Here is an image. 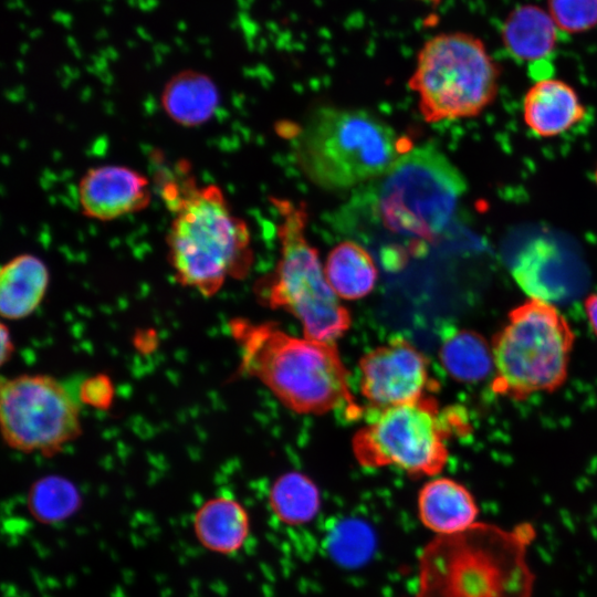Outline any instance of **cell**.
Segmentation results:
<instances>
[{
  "label": "cell",
  "instance_id": "obj_2",
  "mask_svg": "<svg viewBox=\"0 0 597 597\" xmlns=\"http://www.w3.org/2000/svg\"><path fill=\"white\" fill-rule=\"evenodd\" d=\"M230 328L241 349L240 371L258 378L286 407L316 415L345 408L347 416H360L333 343L297 338L274 323L243 318L232 321Z\"/></svg>",
  "mask_w": 597,
  "mask_h": 597
},
{
  "label": "cell",
  "instance_id": "obj_25",
  "mask_svg": "<svg viewBox=\"0 0 597 597\" xmlns=\"http://www.w3.org/2000/svg\"><path fill=\"white\" fill-rule=\"evenodd\" d=\"M588 323L597 337V293L589 294L584 301Z\"/></svg>",
  "mask_w": 597,
  "mask_h": 597
},
{
  "label": "cell",
  "instance_id": "obj_14",
  "mask_svg": "<svg viewBox=\"0 0 597 597\" xmlns=\"http://www.w3.org/2000/svg\"><path fill=\"white\" fill-rule=\"evenodd\" d=\"M418 519L434 535H451L475 524L479 506L471 491L450 478L425 483L417 498Z\"/></svg>",
  "mask_w": 597,
  "mask_h": 597
},
{
  "label": "cell",
  "instance_id": "obj_13",
  "mask_svg": "<svg viewBox=\"0 0 597 597\" xmlns=\"http://www.w3.org/2000/svg\"><path fill=\"white\" fill-rule=\"evenodd\" d=\"M586 107L577 92L558 78H540L523 100V118L530 130L543 138L555 137L579 124Z\"/></svg>",
  "mask_w": 597,
  "mask_h": 597
},
{
  "label": "cell",
  "instance_id": "obj_6",
  "mask_svg": "<svg viewBox=\"0 0 597 597\" xmlns=\"http://www.w3.org/2000/svg\"><path fill=\"white\" fill-rule=\"evenodd\" d=\"M280 214V259L272 273L258 284V294L272 308L297 317L308 339L333 343L350 326V315L329 285L325 271L305 235L303 203L272 199Z\"/></svg>",
  "mask_w": 597,
  "mask_h": 597
},
{
  "label": "cell",
  "instance_id": "obj_11",
  "mask_svg": "<svg viewBox=\"0 0 597 597\" xmlns=\"http://www.w3.org/2000/svg\"><path fill=\"white\" fill-rule=\"evenodd\" d=\"M359 369L364 397L380 410L417 401L439 387L430 378L427 358L401 337L364 355Z\"/></svg>",
  "mask_w": 597,
  "mask_h": 597
},
{
  "label": "cell",
  "instance_id": "obj_10",
  "mask_svg": "<svg viewBox=\"0 0 597 597\" xmlns=\"http://www.w3.org/2000/svg\"><path fill=\"white\" fill-rule=\"evenodd\" d=\"M0 422L9 447L44 455L59 452L82 430L77 404L63 385L45 375L1 383Z\"/></svg>",
  "mask_w": 597,
  "mask_h": 597
},
{
  "label": "cell",
  "instance_id": "obj_4",
  "mask_svg": "<svg viewBox=\"0 0 597 597\" xmlns=\"http://www.w3.org/2000/svg\"><path fill=\"white\" fill-rule=\"evenodd\" d=\"M411 143L363 108L320 106L300 126L294 156L303 175L327 191L383 177Z\"/></svg>",
  "mask_w": 597,
  "mask_h": 597
},
{
  "label": "cell",
  "instance_id": "obj_17",
  "mask_svg": "<svg viewBox=\"0 0 597 597\" xmlns=\"http://www.w3.org/2000/svg\"><path fill=\"white\" fill-rule=\"evenodd\" d=\"M160 101L165 113L175 123L185 127H197L213 116L219 106L220 94L209 75L188 69L168 80Z\"/></svg>",
  "mask_w": 597,
  "mask_h": 597
},
{
  "label": "cell",
  "instance_id": "obj_12",
  "mask_svg": "<svg viewBox=\"0 0 597 597\" xmlns=\"http://www.w3.org/2000/svg\"><path fill=\"white\" fill-rule=\"evenodd\" d=\"M77 193L82 212L100 221L138 212L151 200L148 179L122 165L90 168L78 181Z\"/></svg>",
  "mask_w": 597,
  "mask_h": 597
},
{
  "label": "cell",
  "instance_id": "obj_26",
  "mask_svg": "<svg viewBox=\"0 0 597 597\" xmlns=\"http://www.w3.org/2000/svg\"><path fill=\"white\" fill-rule=\"evenodd\" d=\"M13 352V344L10 332L4 324H1V363L4 364Z\"/></svg>",
  "mask_w": 597,
  "mask_h": 597
},
{
  "label": "cell",
  "instance_id": "obj_27",
  "mask_svg": "<svg viewBox=\"0 0 597 597\" xmlns=\"http://www.w3.org/2000/svg\"><path fill=\"white\" fill-rule=\"evenodd\" d=\"M594 178H595V181L597 184V167H596L595 172H594Z\"/></svg>",
  "mask_w": 597,
  "mask_h": 597
},
{
  "label": "cell",
  "instance_id": "obj_23",
  "mask_svg": "<svg viewBox=\"0 0 597 597\" xmlns=\"http://www.w3.org/2000/svg\"><path fill=\"white\" fill-rule=\"evenodd\" d=\"M546 10L565 33L585 32L597 24V0H547Z\"/></svg>",
  "mask_w": 597,
  "mask_h": 597
},
{
  "label": "cell",
  "instance_id": "obj_3",
  "mask_svg": "<svg viewBox=\"0 0 597 597\" xmlns=\"http://www.w3.org/2000/svg\"><path fill=\"white\" fill-rule=\"evenodd\" d=\"M182 190H165L174 212L168 260L181 285L212 296L228 279L249 272L253 260L249 227L218 186L190 185Z\"/></svg>",
  "mask_w": 597,
  "mask_h": 597
},
{
  "label": "cell",
  "instance_id": "obj_22",
  "mask_svg": "<svg viewBox=\"0 0 597 597\" xmlns=\"http://www.w3.org/2000/svg\"><path fill=\"white\" fill-rule=\"evenodd\" d=\"M80 502L76 486L70 480L55 474L34 482L28 494L30 512L44 523L67 519L78 509Z\"/></svg>",
  "mask_w": 597,
  "mask_h": 597
},
{
  "label": "cell",
  "instance_id": "obj_15",
  "mask_svg": "<svg viewBox=\"0 0 597 597\" xmlns=\"http://www.w3.org/2000/svg\"><path fill=\"white\" fill-rule=\"evenodd\" d=\"M195 535L207 549L231 555L247 543L250 517L244 506L228 496H217L206 501L193 519Z\"/></svg>",
  "mask_w": 597,
  "mask_h": 597
},
{
  "label": "cell",
  "instance_id": "obj_24",
  "mask_svg": "<svg viewBox=\"0 0 597 597\" xmlns=\"http://www.w3.org/2000/svg\"><path fill=\"white\" fill-rule=\"evenodd\" d=\"M83 402L95 408H107L114 396V388L105 375H98L86 379L80 390Z\"/></svg>",
  "mask_w": 597,
  "mask_h": 597
},
{
  "label": "cell",
  "instance_id": "obj_19",
  "mask_svg": "<svg viewBox=\"0 0 597 597\" xmlns=\"http://www.w3.org/2000/svg\"><path fill=\"white\" fill-rule=\"evenodd\" d=\"M324 271L334 292L345 300H358L368 295L378 279V270L370 253L350 240L342 241L331 250Z\"/></svg>",
  "mask_w": 597,
  "mask_h": 597
},
{
  "label": "cell",
  "instance_id": "obj_21",
  "mask_svg": "<svg viewBox=\"0 0 597 597\" xmlns=\"http://www.w3.org/2000/svg\"><path fill=\"white\" fill-rule=\"evenodd\" d=\"M269 503L279 521L290 526L312 522L321 509L316 484L304 473L287 472L272 484Z\"/></svg>",
  "mask_w": 597,
  "mask_h": 597
},
{
  "label": "cell",
  "instance_id": "obj_1",
  "mask_svg": "<svg viewBox=\"0 0 597 597\" xmlns=\"http://www.w3.org/2000/svg\"><path fill=\"white\" fill-rule=\"evenodd\" d=\"M535 536L531 523L503 528L484 522L434 535L418 555L415 597H532L527 548Z\"/></svg>",
  "mask_w": 597,
  "mask_h": 597
},
{
  "label": "cell",
  "instance_id": "obj_9",
  "mask_svg": "<svg viewBox=\"0 0 597 597\" xmlns=\"http://www.w3.org/2000/svg\"><path fill=\"white\" fill-rule=\"evenodd\" d=\"M467 429L458 410L440 411L437 400L421 399L383 409L353 439L357 461L366 468L396 467L412 478L440 473L449 452L446 440Z\"/></svg>",
  "mask_w": 597,
  "mask_h": 597
},
{
  "label": "cell",
  "instance_id": "obj_20",
  "mask_svg": "<svg viewBox=\"0 0 597 597\" xmlns=\"http://www.w3.org/2000/svg\"><path fill=\"white\" fill-rule=\"evenodd\" d=\"M439 357L449 376L460 383H479L494 371L491 343L471 329L448 331Z\"/></svg>",
  "mask_w": 597,
  "mask_h": 597
},
{
  "label": "cell",
  "instance_id": "obj_8",
  "mask_svg": "<svg viewBox=\"0 0 597 597\" xmlns=\"http://www.w3.org/2000/svg\"><path fill=\"white\" fill-rule=\"evenodd\" d=\"M500 69L481 39L444 32L427 40L408 86L428 123L470 118L490 106L499 91Z\"/></svg>",
  "mask_w": 597,
  "mask_h": 597
},
{
  "label": "cell",
  "instance_id": "obj_5",
  "mask_svg": "<svg viewBox=\"0 0 597 597\" xmlns=\"http://www.w3.org/2000/svg\"><path fill=\"white\" fill-rule=\"evenodd\" d=\"M575 334L551 302L530 297L507 314L491 341L494 394L522 401L553 392L567 379Z\"/></svg>",
  "mask_w": 597,
  "mask_h": 597
},
{
  "label": "cell",
  "instance_id": "obj_7",
  "mask_svg": "<svg viewBox=\"0 0 597 597\" xmlns=\"http://www.w3.org/2000/svg\"><path fill=\"white\" fill-rule=\"evenodd\" d=\"M376 211L392 233L432 242L468 189L459 168L430 143L405 151L379 178Z\"/></svg>",
  "mask_w": 597,
  "mask_h": 597
},
{
  "label": "cell",
  "instance_id": "obj_18",
  "mask_svg": "<svg viewBox=\"0 0 597 597\" xmlns=\"http://www.w3.org/2000/svg\"><path fill=\"white\" fill-rule=\"evenodd\" d=\"M558 29L546 9L533 3L517 6L505 18L501 36L516 60L540 63L555 50Z\"/></svg>",
  "mask_w": 597,
  "mask_h": 597
},
{
  "label": "cell",
  "instance_id": "obj_16",
  "mask_svg": "<svg viewBox=\"0 0 597 597\" xmlns=\"http://www.w3.org/2000/svg\"><path fill=\"white\" fill-rule=\"evenodd\" d=\"M45 263L30 253L19 254L1 268L0 313L7 320H20L41 304L49 285Z\"/></svg>",
  "mask_w": 597,
  "mask_h": 597
}]
</instances>
